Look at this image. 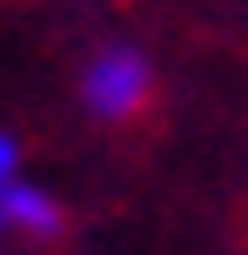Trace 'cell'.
Masks as SVG:
<instances>
[{"instance_id":"cell-1","label":"cell","mask_w":248,"mask_h":255,"mask_svg":"<svg viewBox=\"0 0 248 255\" xmlns=\"http://www.w3.org/2000/svg\"><path fill=\"white\" fill-rule=\"evenodd\" d=\"M155 94H161L155 61L141 47H128V40H107V47H94L81 61V108L101 128H134L155 108Z\"/></svg>"}]
</instances>
